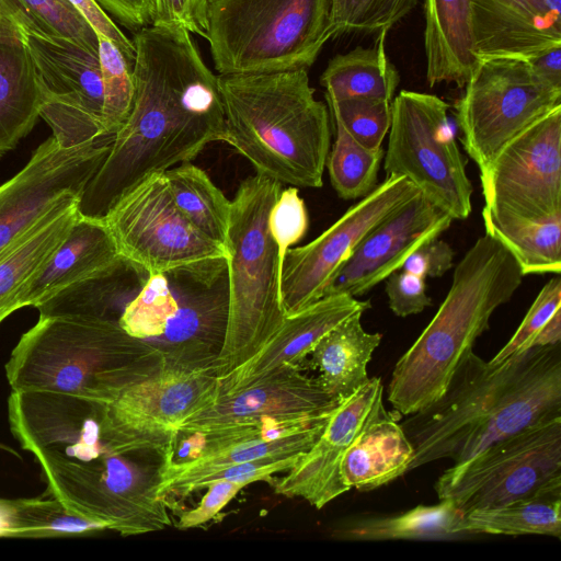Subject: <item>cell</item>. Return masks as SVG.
I'll return each mask as SVG.
<instances>
[{"mask_svg": "<svg viewBox=\"0 0 561 561\" xmlns=\"http://www.w3.org/2000/svg\"><path fill=\"white\" fill-rule=\"evenodd\" d=\"M334 124L342 126L360 145L377 149L389 131L391 101L325 98Z\"/></svg>", "mask_w": 561, "mask_h": 561, "instance_id": "obj_44", "label": "cell"}, {"mask_svg": "<svg viewBox=\"0 0 561 561\" xmlns=\"http://www.w3.org/2000/svg\"><path fill=\"white\" fill-rule=\"evenodd\" d=\"M340 401L318 378L304 374L302 366L289 365L254 385L218 394L183 423L180 434L217 435L272 421L317 417L331 413Z\"/></svg>", "mask_w": 561, "mask_h": 561, "instance_id": "obj_18", "label": "cell"}, {"mask_svg": "<svg viewBox=\"0 0 561 561\" xmlns=\"http://www.w3.org/2000/svg\"><path fill=\"white\" fill-rule=\"evenodd\" d=\"M485 232L514 256L524 276L560 274L561 213L546 217H524L482 209Z\"/></svg>", "mask_w": 561, "mask_h": 561, "instance_id": "obj_32", "label": "cell"}, {"mask_svg": "<svg viewBox=\"0 0 561 561\" xmlns=\"http://www.w3.org/2000/svg\"><path fill=\"white\" fill-rule=\"evenodd\" d=\"M369 300L346 294H331L285 318L276 333L245 363L218 378L219 394L230 393L264 380L289 365H300L331 329Z\"/></svg>", "mask_w": 561, "mask_h": 561, "instance_id": "obj_22", "label": "cell"}, {"mask_svg": "<svg viewBox=\"0 0 561 561\" xmlns=\"http://www.w3.org/2000/svg\"><path fill=\"white\" fill-rule=\"evenodd\" d=\"M561 490V415L540 421L454 463L435 483L462 513Z\"/></svg>", "mask_w": 561, "mask_h": 561, "instance_id": "obj_11", "label": "cell"}, {"mask_svg": "<svg viewBox=\"0 0 561 561\" xmlns=\"http://www.w3.org/2000/svg\"><path fill=\"white\" fill-rule=\"evenodd\" d=\"M560 309L561 280L559 275H557L549 279L541 288L511 340L499 351L490 363L497 364L512 355L528 350L535 335Z\"/></svg>", "mask_w": 561, "mask_h": 561, "instance_id": "obj_45", "label": "cell"}, {"mask_svg": "<svg viewBox=\"0 0 561 561\" xmlns=\"http://www.w3.org/2000/svg\"><path fill=\"white\" fill-rule=\"evenodd\" d=\"M46 482L45 496L122 536L142 535L172 525L168 504L157 496L158 468L150 471L129 454L104 451L90 459L51 450L33 454Z\"/></svg>", "mask_w": 561, "mask_h": 561, "instance_id": "obj_9", "label": "cell"}, {"mask_svg": "<svg viewBox=\"0 0 561 561\" xmlns=\"http://www.w3.org/2000/svg\"><path fill=\"white\" fill-rule=\"evenodd\" d=\"M219 75L308 70L332 38L331 0H207Z\"/></svg>", "mask_w": 561, "mask_h": 561, "instance_id": "obj_7", "label": "cell"}, {"mask_svg": "<svg viewBox=\"0 0 561 561\" xmlns=\"http://www.w3.org/2000/svg\"><path fill=\"white\" fill-rule=\"evenodd\" d=\"M309 219L298 188L280 191L268 218L271 233L277 244L280 264L286 251L299 242L308 230Z\"/></svg>", "mask_w": 561, "mask_h": 561, "instance_id": "obj_46", "label": "cell"}, {"mask_svg": "<svg viewBox=\"0 0 561 561\" xmlns=\"http://www.w3.org/2000/svg\"><path fill=\"white\" fill-rule=\"evenodd\" d=\"M462 515L450 500H440L405 512L357 517L335 530L334 536L359 541L455 539L466 536L460 529Z\"/></svg>", "mask_w": 561, "mask_h": 561, "instance_id": "obj_33", "label": "cell"}, {"mask_svg": "<svg viewBox=\"0 0 561 561\" xmlns=\"http://www.w3.org/2000/svg\"><path fill=\"white\" fill-rule=\"evenodd\" d=\"M561 342V309L558 310L535 335L529 348Z\"/></svg>", "mask_w": 561, "mask_h": 561, "instance_id": "obj_54", "label": "cell"}, {"mask_svg": "<svg viewBox=\"0 0 561 561\" xmlns=\"http://www.w3.org/2000/svg\"><path fill=\"white\" fill-rule=\"evenodd\" d=\"M282 183L256 173L231 201L226 242L229 309L224 341L213 365L220 378L262 348L283 324L282 264L268 218Z\"/></svg>", "mask_w": 561, "mask_h": 561, "instance_id": "obj_6", "label": "cell"}, {"mask_svg": "<svg viewBox=\"0 0 561 561\" xmlns=\"http://www.w3.org/2000/svg\"><path fill=\"white\" fill-rule=\"evenodd\" d=\"M247 484L234 480H216L206 485L207 492L199 504L181 514L176 525L180 529L197 528L214 519L221 510Z\"/></svg>", "mask_w": 561, "mask_h": 561, "instance_id": "obj_48", "label": "cell"}, {"mask_svg": "<svg viewBox=\"0 0 561 561\" xmlns=\"http://www.w3.org/2000/svg\"><path fill=\"white\" fill-rule=\"evenodd\" d=\"M400 425L413 447L409 471L463 462L540 421L561 415V342L491 364L470 351L446 390Z\"/></svg>", "mask_w": 561, "mask_h": 561, "instance_id": "obj_2", "label": "cell"}, {"mask_svg": "<svg viewBox=\"0 0 561 561\" xmlns=\"http://www.w3.org/2000/svg\"><path fill=\"white\" fill-rule=\"evenodd\" d=\"M15 499L13 538H58L89 536L107 529L100 522L68 511L55 497Z\"/></svg>", "mask_w": 561, "mask_h": 561, "instance_id": "obj_40", "label": "cell"}, {"mask_svg": "<svg viewBox=\"0 0 561 561\" xmlns=\"http://www.w3.org/2000/svg\"><path fill=\"white\" fill-rule=\"evenodd\" d=\"M386 36L378 35L373 47L357 46L329 61L320 77L325 98L392 101L400 75L386 53Z\"/></svg>", "mask_w": 561, "mask_h": 561, "instance_id": "obj_34", "label": "cell"}, {"mask_svg": "<svg viewBox=\"0 0 561 561\" xmlns=\"http://www.w3.org/2000/svg\"><path fill=\"white\" fill-rule=\"evenodd\" d=\"M480 181L485 210L533 218L561 213V105L507 142Z\"/></svg>", "mask_w": 561, "mask_h": 561, "instance_id": "obj_17", "label": "cell"}, {"mask_svg": "<svg viewBox=\"0 0 561 561\" xmlns=\"http://www.w3.org/2000/svg\"><path fill=\"white\" fill-rule=\"evenodd\" d=\"M124 257L101 218L81 214L23 290L19 308L37 307L66 287L107 270Z\"/></svg>", "mask_w": 561, "mask_h": 561, "instance_id": "obj_25", "label": "cell"}, {"mask_svg": "<svg viewBox=\"0 0 561 561\" xmlns=\"http://www.w3.org/2000/svg\"><path fill=\"white\" fill-rule=\"evenodd\" d=\"M213 360L197 365L163 352L122 385L102 402L100 437L107 451L162 454L175 443L183 423L219 394Z\"/></svg>", "mask_w": 561, "mask_h": 561, "instance_id": "obj_8", "label": "cell"}, {"mask_svg": "<svg viewBox=\"0 0 561 561\" xmlns=\"http://www.w3.org/2000/svg\"><path fill=\"white\" fill-rule=\"evenodd\" d=\"M102 402L45 390H11L8 420L22 449L61 451L77 445L104 446L100 437Z\"/></svg>", "mask_w": 561, "mask_h": 561, "instance_id": "obj_21", "label": "cell"}, {"mask_svg": "<svg viewBox=\"0 0 561 561\" xmlns=\"http://www.w3.org/2000/svg\"><path fill=\"white\" fill-rule=\"evenodd\" d=\"M451 221L419 193L362 239L333 277L325 296L366 294L400 270L416 248L449 228Z\"/></svg>", "mask_w": 561, "mask_h": 561, "instance_id": "obj_20", "label": "cell"}, {"mask_svg": "<svg viewBox=\"0 0 561 561\" xmlns=\"http://www.w3.org/2000/svg\"><path fill=\"white\" fill-rule=\"evenodd\" d=\"M0 13L24 33L64 37L99 51L96 32L69 0H0Z\"/></svg>", "mask_w": 561, "mask_h": 561, "instance_id": "obj_37", "label": "cell"}, {"mask_svg": "<svg viewBox=\"0 0 561 561\" xmlns=\"http://www.w3.org/2000/svg\"><path fill=\"white\" fill-rule=\"evenodd\" d=\"M131 41L133 106L82 193L79 211L85 217L103 218L150 175L188 162L209 142L226 139L217 76L191 33L178 24L149 25Z\"/></svg>", "mask_w": 561, "mask_h": 561, "instance_id": "obj_1", "label": "cell"}, {"mask_svg": "<svg viewBox=\"0 0 561 561\" xmlns=\"http://www.w3.org/2000/svg\"><path fill=\"white\" fill-rule=\"evenodd\" d=\"M440 98L402 90L391 101L385 157L387 176L409 180L431 204L454 219L472 209V184Z\"/></svg>", "mask_w": 561, "mask_h": 561, "instance_id": "obj_10", "label": "cell"}, {"mask_svg": "<svg viewBox=\"0 0 561 561\" xmlns=\"http://www.w3.org/2000/svg\"><path fill=\"white\" fill-rule=\"evenodd\" d=\"M148 274L126 259L58 291L37 306L39 317L118 321L127 296Z\"/></svg>", "mask_w": 561, "mask_h": 561, "instance_id": "obj_31", "label": "cell"}, {"mask_svg": "<svg viewBox=\"0 0 561 561\" xmlns=\"http://www.w3.org/2000/svg\"><path fill=\"white\" fill-rule=\"evenodd\" d=\"M176 312L178 302L165 274H152L126 304L118 323L130 336L148 341L161 336Z\"/></svg>", "mask_w": 561, "mask_h": 561, "instance_id": "obj_41", "label": "cell"}, {"mask_svg": "<svg viewBox=\"0 0 561 561\" xmlns=\"http://www.w3.org/2000/svg\"><path fill=\"white\" fill-rule=\"evenodd\" d=\"M405 178L389 175L311 242L289 248L280 272L286 317L325 296L342 265L362 239L419 194Z\"/></svg>", "mask_w": 561, "mask_h": 561, "instance_id": "obj_15", "label": "cell"}, {"mask_svg": "<svg viewBox=\"0 0 561 561\" xmlns=\"http://www.w3.org/2000/svg\"><path fill=\"white\" fill-rule=\"evenodd\" d=\"M24 35L41 90L39 116L58 145L72 148L113 137L104 124L99 51L64 37Z\"/></svg>", "mask_w": 561, "mask_h": 561, "instance_id": "obj_14", "label": "cell"}, {"mask_svg": "<svg viewBox=\"0 0 561 561\" xmlns=\"http://www.w3.org/2000/svg\"><path fill=\"white\" fill-rule=\"evenodd\" d=\"M42 96L23 31L0 13V158L35 126Z\"/></svg>", "mask_w": 561, "mask_h": 561, "instance_id": "obj_26", "label": "cell"}, {"mask_svg": "<svg viewBox=\"0 0 561 561\" xmlns=\"http://www.w3.org/2000/svg\"><path fill=\"white\" fill-rule=\"evenodd\" d=\"M15 510L13 500L0 499V537H14Z\"/></svg>", "mask_w": 561, "mask_h": 561, "instance_id": "obj_55", "label": "cell"}, {"mask_svg": "<svg viewBox=\"0 0 561 561\" xmlns=\"http://www.w3.org/2000/svg\"><path fill=\"white\" fill-rule=\"evenodd\" d=\"M121 24L131 31L150 25L146 0H95Z\"/></svg>", "mask_w": 561, "mask_h": 561, "instance_id": "obj_52", "label": "cell"}, {"mask_svg": "<svg viewBox=\"0 0 561 561\" xmlns=\"http://www.w3.org/2000/svg\"><path fill=\"white\" fill-rule=\"evenodd\" d=\"M413 447L396 419L385 411L353 442L342 458L344 485L371 491L409 470Z\"/></svg>", "mask_w": 561, "mask_h": 561, "instance_id": "obj_28", "label": "cell"}, {"mask_svg": "<svg viewBox=\"0 0 561 561\" xmlns=\"http://www.w3.org/2000/svg\"><path fill=\"white\" fill-rule=\"evenodd\" d=\"M79 202L72 199L51 210L0 255V323L20 309L23 290L80 215Z\"/></svg>", "mask_w": 561, "mask_h": 561, "instance_id": "obj_29", "label": "cell"}, {"mask_svg": "<svg viewBox=\"0 0 561 561\" xmlns=\"http://www.w3.org/2000/svg\"><path fill=\"white\" fill-rule=\"evenodd\" d=\"M164 176L181 214L203 236L226 249L231 201L190 161L170 168Z\"/></svg>", "mask_w": 561, "mask_h": 561, "instance_id": "obj_35", "label": "cell"}, {"mask_svg": "<svg viewBox=\"0 0 561 561\" xmlns=\"http://www.w3.org/2000/svg\"><path fill=\"white\" fill-rule=\"evenodd\" d=\"M455 251L438 237L416 248L400 270L425 277H440L454 265Z\"/></svg>", "mask_w": 561, "mask_h": 561, "instance_id": "obj_49", "label": "cell"}, {"mask_svg": "<svg viewBox=\"0 0 561 561\" xmlns=\"http://www.w3.org/2000/svg\"><path fill=\"white\" fill-rule=\"evenodd\" d=\"M560 105L561 88L527 59L480 58L455 104L461 142L480 178L507 142Z\"/></svg>", "mask_w": 561, "mask_h": 561, "instance_id": "obj_12", "label": "cell"}, {"mask_svg": "<svg viewBox=\"0 0 561 561\" xmlns=\"http://www.w3.org/2000/svg\"><path fill=\"white\" fill-rule=\"evenodd\" d=\"M460 529L465 535H545L561 538V490L510 504L467 512Z\"/></svg>", "mask_w": 561, "mask_h": 561, "instance_id": "obj_36", "label": "cell"}, {"mask_svg": "<svg viewBox=\"0 0 561 561\" xmlns=\"http://www.w3.org/2000/svg\"><path fill=\"white\" fill-rule=\"evenodd\" d=\"M426 80L465 88L477 54L470 0H424Z\"/></svg>", "mask_w": 561, "mask_h": 561, "instance_id": "obj_27", "label": "cell"}, {"mask_svg": "<svg viewBox=\"0 0 561 561\" xmlns=\"http://www.w3.org/2000/svg\"><path fill=\"white\" fill-rule=\"evenodd\" d=\"M552 14L561 19V0H545Z\"/></svg>", "mask_w": 561, "mask_h": 561, "instance_id": "obj_57", "label": "cell"}, {"mask_svg": "<svg viewBox=\"0 0 561 561\" xmlns=\"http://www.w3.org/2000/svg\"><path fill=\"white\" fill-rule=\"evenodd\" d=\"M335 140L325 167L336 194L345 201L363 198L377 186L383 149H370L334 124Z\"/></svg>", "mask_w": 561, "mask_h": 561, "instance_id": "obj_38", "label": "cell"}, {"mask_svg": "<svg viewBox=\"0 0 561 561\" xmlns=\"http://www.w3.org/2000/svg\"><path fill=\"white\" fill-rule=\"evenodd\" d=\"M385 291L391 311L398 317H408L422 312L432 305L426 294L425 278L398 270L386 279Z\"/></svg>", "mask_w": 561, "mask_h": 561, "instance_id": "obj_47", "label": "cell"}, {"mask_svg": "<svg viewBox=\"0 0 561 561\" xmlns=\"http://www.w3.org/2000/svg\"><path fill=\"white\" fill-rule=\"evenodd\" d=\"M301 455L266 458L186 472H170L160 470L158 467L157 496L168 504L170 497L184 499L195 491L205 489L208 483L216 480L241 481L247 485L257 481H270L275 473L291 469Z\"/></svg>", "mask_w": 561, "mask_h": 561, "instance_id": "obj_39", "label": "cell"}, {"mask_svg": "<svg viewBox=\"0 0 561 561\" xmlns=\"http://www.w3.org/2000/svg\"><path fill=\"white\" fill-rule=\"evenodd\" d=\"M150 25L178 24L199 35L192 14V0H146Z\"/></svg>", "mask_w": 561, "mask_h": 561, "instance_id": "obj_51", "label": "cell"}, {"mask_svg": "<svg viewBox=\"0 0 561 561\" xmlns=\"http://www.w3.org/2000/svg\"><path fill=\"white\" fill-rule=\"evenodd\" d=\"M416 3L417 0H331L332 38L387 35Z\"/></svg>", "mask_w": 561, "mask_h": 561, "instance_id": "obj_42", "label": "cell"}, {"mask_svg": "<svg viewBox=\"0 0 561 561\" xmlns=\"http://www.w3.org/2000/svg\"><path fill=\"white\" fill-rule=\"evenodd\" d=\"M225 142L256 173L295 187L318 188L329 156L328 105L314 98L308 70L218 75Z\"/></svg>", "mask_w": 561, "mask_h": 561, "instance_id": "obj_3", "label": "cell"}, {"mask_svg": "<svg viewBox=\"0 0 561 561\" xmlns=\"http://www.w3.org/2000/svg\"><path fill=\"white\" fill-rule=\"evenodd\" d=\"M102 219L119 254L148 275L227 257L224 247L197 231L176 208L164 172L124 194Z\"/></svg>", "mask_w": 561, "mask_h": 561, "instance_id": "obj_13", "label": "cell"}, {"mask_svg": "<svg viewBox=\"0 0 561 561\" xmlns=\"http://www.w3.org/2000/svg\"><path fill=\"white\" fill-rule=\"evenodd\" d=\"M480 58L530 59L561 46V19L545 0H470Z\"/></svg>", "mask_w": 561, "mask_h": 561, "instance_id": "obj_24", "label": "cell"}, {"mask_svg": "<svg viewBox=\"0 0 561 561\" xmlns=\"http://www.w3.org/2000/svg\"><path fill=\"white\" fill-rule=\"evenodd\" d=\"M90 23L98 35L110 39L125 56L133 69L135 46L95 0H69Z\"/></svg>", "mask_w": 561, "mask_h": 561, "instance_id": "obj_50", "label": "cell"}, {"mask_svg": "<svg viewBox=\"0 0 561 561\" xmlns=\"http://www.w3.org/2000/svg\"><path fill=\"white\" fill-rule=\"evenodd\" d=\"M382 397L381 379L374 377L341 400L314 444L276 482L275 493L301 497L320 510L348 491L341 478L342 458L360 433L386 411Z\"/></svg>", "mask_w": 561, "mask_h": 561, "instance_id": "obj_19", "label": "cell"}, {"mask_svg": "<svg viewBox=\"0 0 561 561\" xmlns=\"http://www.w3.org/2000/svg\"><path fill=\"white\" fill-rule=\"evenodd\" d=\"M524 274L511 252L486 232L456 265L436 314L399 358L388 401L410 415L442 397L462 358L490 328L493 312L508 302Z\"/></svg>", "mask_w": 561, "mask_h": 561, "instance_id": "obj_4", "label": "cell"}, {"mask_svg": "<svg viewBox=\"0 0 561 561\" xmlns=\"http://www.w3.org/2000/svg\"><path fill=\"white\" fill-rule=\"evenodd\" d=\"M364 312H354L327 332L309 354L310 366L320 373L318 379L340 400L351 397L369 380L367 364L382 337L364 330Z\"/></svg>", "mask_w": 561, "mask_h": 561, "instance_id": "obj_30", "label": "cell"}, {"mask_svg": "<svg viewBox=\"0 0 561 561\" xmlns=\"http://www.w3.org/2000/svg\"><path fill=\"white\" fill-rule=\"evenodd\" d=\"M99 38V58L104 85V124L114 136L126 122L134 101V79L125 56L110 39Z\"/></svg>", "mask_w": 561, "mask_h": 561, "instance_id": "obj_43", "label": "cell"}, {"mask_svg": "<svg viewBox=\"0 0 561 561\" xmlns=\"http://www.w3.org/2000/svg\"><path fill=\"white\" fill-rule=\"evenodd\" d=\"M113 137L62 148L50 136L0 185V255L61 204L80 199Z\"/></svg>", "mask_w": 561, "mask_h": 561, "instance_id": "obj_16", "label": "cell"}, {"mask_svg": "<svg viewBox=\"0 0 561 561\" xmlns=\"http://www.w3.org/2000/svg\"><path fill=\"white\" fill-rule=\"evenodd\" d=\"M163 351L118 321L39 317L4 365L11 390H45L106 402Z\"/></svg>", "mask_w": 561, "mask_h": 561, "instance_id": "obj_5", "label": "cell"}, {"mask_svg": "<svg viewBox=\"0 0 561 561\" xmlns=\"http://www.w3.org/2000/svg\"><path fill=\"white\" fill-rule=\"evenodd\" d=\"M528 61L541 78L561 88V46L551 48Z\"/></svg>", "mask_w": 561, "mask_h": 561, "instance_id": "obj_53", "label": "cell"}, {"mask_svg": "<svg viewBox=\"0 0 561 561\" xmlns=\"http://www.w3.org/2000/svg\"><path fill=\"white\" fill-rule=\"evenodd\" d=\"M207 0H192V14L195 24L198 27L199 36L207 38V19H206Z\"/></svg>", "mask_w": 561, "mask_h": 561, "instance_id": "obj_56", "label": "cell"}, {"mask_svg": "<svg viewBox=\"0 0 561 561\" xmlns=\"http://www.w3.org/2000/svg\"><path fill=\"white\" fill-rule=\"evenodd\" d=\"M164 274L178 312L159 337L173 345H206L215 341L221 347L229 309L227 257L202 260Z\"/></svg>", "mask_w": 561, "mask_h": 561, "instance_id": "obj_23", "label": "cell"}]
</instances>
